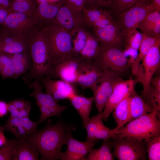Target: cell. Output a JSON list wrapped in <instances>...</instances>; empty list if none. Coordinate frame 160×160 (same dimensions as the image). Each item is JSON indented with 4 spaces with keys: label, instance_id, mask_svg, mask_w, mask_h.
<instances>
[{
    "label": "cell",
    "instance_id": "cell-28",
    "mask_svg": "<svg viewBox=\"0 0 160 160\" xmlns=\"http://www.w3.org/2000/svg\"><path fill=\"white\" fill-rule=\"evenodd\" d=\"M113 148V142L109 139L103 140L100 147L92 148L90 151L85 160H113V156L111 152Z\"/></svg>",
    "mask_w": 160,
    "mask_h": 160
},
{
    "label": "cell",
    "instance_id": "cell-6",
    "mask_svg": "<svg viewBox=\"0 0 160 160\" xmlns=\"http://www.w3.org/2000/svg\"><path fill=\"white\" fill-rule=\"evenodd\" d=\"M151 0H141L127 10L117 14L114 22L125 38L131 31L136 29L150 11L155 9Z\"/></svg>",
    "mask_w": 160,
    "mask_h": 160
},
{
    "label": "cell",
    "instance_id": "cell-25",
    "mask_svg": "<svg viewBox=\"0 0 160 160\" xmlns=\"http://www.w3.org/2000/svg\"><path fill=\"white\" fill-rule=\"evenodd\" d=\"M12 160H38L39 153L33 145L18 140Z\"/></svg>",
    "mask_w": 160,
    "mask_h": 160
},
{
    "label": "cell",
    "instance_id": "cell-40",
    "mask_svg": "<svg viewBox=\"0 0 160 160\" xmlns=\"http://www.w3.org/2000/svg\"><path fill=\"white\" fill-rule=\"evenodd\" d=\"M110 12L105 11L101 17L94 24V28H102L113 23V21L110 16Z\"/></svg>",
    "mask_w": 160,
    "mask_h": 160
},
{
    "label": "cell",
    "instance_id": "cell-38",
    "mask_svg": "<svg viewBox=\"0 0 160 160\" xmlns=\"http://www.w3.org/2000/svg\"><path fill=\"white\" fill-rule=\"evenodd\" d=\"M141 0H113L110 8L116 15L127 10Z\"/></svg>",
    "mask_w": 160,
    "mask_h": 160
},
{
    "label": "cell",
    "instance_id": "cell-8",
    "mask_svg": "<svg viewBox=\"0 0 160 160\" xmlns=\"http://www.w3.org/2000/svg\"><path fill=\"white\" fill-rule=\"evenodd\" d=\"M113 156L119 160H145L147 147L143 140L129 137L114 140Z\"/></svg>",
    "mask_w": 160,
    "mask_h": 160
},
{
    "label": "cell",
    "instance_id": "cell-9",
    "mask_svg": "<svg viewBox=\"0 0 160 160\" xmlns=\"http://www.w3.org/2000/svg\"><path fill=\"white\" fill-rule=\"evenodd\" d=\"M160 41L148 51L142 60L136 76L143 86V94L150 87V82L160 62Z\"/></svg>",
    "mask_w": 160,
    "mask_h": 160
},
{
    "label": "cell",
    "instance_id": "cell-34",
    "mask_svg": "<svg viewBox=\"0 0 160 160\" xmlns=\"http://www.w3.org/2000/svg\"><path fill=\"white\" fill-rule=\"evenodd\" d=\"M143 99L152 109H155L160 117V91L151 86L147 91L143 94Z\"/></svg>",
    "mask_w": 160,
    "mask_h": 160
},
{
    "label": "cell",
    "instance_id": "cell-16",
    "mask_svg": "<svg viewBox=\"0 0 160 160\" xmlns=\"http://www.w3.org/2000/svg\"><path fill=\"white\" fill-rule=\"evenodd\" d=\"M98 141H81L75 139L71 135L67 142L65 152H61L58 159L61 160H85L90 151Z\"/></svg>",
    "mask_w": 160,
    "mask_h": 160
},
{
    "label": "cell",
    "instance_id": "cell-42",
    "mask_svg": "<svg viewBox=\"0 0 160 160\" xmlns=\"http://www.w3.org/2000/svg\"><path fill=\"white\" fill-rule=\"evenodd\" d=\"M123 52L126 58L129 57V59L127 60V61L129 65L132 66L137 58L138 54V50L126 46Z\"/></svg>",
    "mask_w": 160,
    "mask_h": 160
},
{
    "label": "cell",
    "instance_id": "cell-33",
    "mask_svg": "<svg viewBox=\"0 0 160 160\" xmlns=\"http://www.w3.org/2000/svg\"><path fill=\"white\" fill-rule=\"evenodd\" d=\"M0 74L3 79L13 78L14 72L11 54L0 52Z\"/></svg>",
    "mask_w": 160,
    "mask_h": 160
},
{
    "label": "cell",
    "instance_id": "cell-51",
    "mask_svg": "<svg viewBox=\"0 0 160 160\" xmlns=\"http://www.w3.org/2000/svg\"><path fill=\"white\" fill-rule=\"evenodd\" d=\"M7 140V139L4 135L3 130L0 129V147L5 143Z\"/></svg>",
    "mask_w": 160,
    "mask_h": 160
},
{
    "label": "cell",
    "instance_id": "cell-53",
    "mask_svg": "<svg viewBox=\"0 0 160 160\" xmlns=\"http://www.w3.org/2000/svg\"><path fill=\"white\" fill-rule=\"evenodd\" d=\"M61 1H62L61 0H49L48 2L51 4H55L57 2L58 3L60 2V1L61 2Z\"/></svg>",
    "mask_w": 160,
    "mask_h": 160
},
{
    "label": "cell",
    "instance_id": "cell-10",
    "mask_svg": "<svg viewBox=\"0 0 160 160\" xmlns=\"http://www.w3.org/2000/svg\"><path fill=\"white\" fill-rule=\"evenodd\" d=\"M103 71L102 75L93 91L94 101L100 112L104 109L115 84L121 78L120 74L107 70Z\"/></svg>",
    "mask_w": 160,
    "mask_h": 160
},
{
    "label": "cell",
    "instance_id": "cell-27",
    "mask_svg": "<svg viewBox=\"0 0 160 160\" xmlns=\"http://www.w3.org/2000/svg\"><path fill=\"white\" fill-rule=\"evenodd\" d=\"M142 34L143 39L139 49V52L137 59L131 66L132 73L135 75L140 65V62L149 50L160 41V38L151 36L143 33Z\"/></svg>",
    "mask_w": 160,
    "mask_h": 160
},
{
    "label": "cell",
    "instance_id": "cell-50",
    "mask_svg": "<svg viewBox=\"0 0 160 160\" xmlns=\"http://www.w3.org/2000/svg\"><path fill=\"white\" fill-rule=\"evenodd\" d=\"M97 0H85L84 7L92 8L97 7L96 5Z\"/></svg>",
    "mask_w": 160,
    "mask_h": 160
},
{
    "label": "cell",
    "instance_id": "cell-14",
    "mask_svg": "<svg viewBox=\"0 0 160 160\" xmlns=\"http://www.w3.org/2000/svg\"><path fill=\"white\" fill-rule=\"evenodd\" d=\"M40 80L46 93L51 96L57 102L64 99L69 100L78 94L74 85L61 80H53L47 77Z\"/></svg>",
    "mask_w": 160,
    "mask_h": 160
},
{
    "label": "cell",
    "instance_id": "cell-3",
    "mask_svg": "<svg viewBox=\"0 0 160 160\" xmlns=\"http://www.w3.org/2000/svg\"><path fill=\"white\" fill-rule=\"evenodd\" d=\"M41 29L54 66L73 56L72 32L52 23L42 25Z\"/></svg>",
    "mask_w": 160,
    "mask_h": 160
},
{
    "label": "cell",
    "instance_id": "cell-49",
    "mask_svg": "<svg viewBox=\"0 0 160 160\" xmlns=\"http://www.w3.org/2000/svg\"><path fill=\"white\" fill-rule=\"evenodd\" d=\"M154 86V87L160 91V77L159 76L152 78L150 82Z\"/></svg>",
    "mask_w": 160,
    "mask_h": 160
},
{
    "label": "cell",
    "instance_id": "cell-32",
    "mask_svg": "<svg viewBox=\"0 0 160 160\" xmlns=\"http://www.w3.org/2000/svg\"><path fill=\"white\" fill-rule=\"evenodd\" d=\"M4 128L6 130L13 133L17 139L28 135L26 131L22 125L20 119L14 118L10 116L4 125Z\"/></svg>",
    "mask_w": 160,
    "mask_h": 160
},
{
    "label": "cell",
    "instance_id": "cell-24",
    "mask_svg": "<svg viewBox=\"0 0 160 160\" xmlns=\"http://www.w3.org/2000/svg\"><path fill=\"white\" fill-rule=\"evenodd\" d=\"M11 55L14 72L13 78L17 79L31 68V58L29 50Z\"/></svg>",
    "mask_w": 160,
    "mask_h": 160
},
{
    "label": "cell",
    "instance_id": "cell-13",
    "mask_svg": "<svg viewBox=\"0 0 160 160\" xmlns=\"http://www.w3.org/2000/svg\"><path fill=\"white\" fill-rule=\"evenodd\" d=\"M52 23L72 33L85 25L82 12L74 10L65 4L60 8Z\"/></svg>",
    "mask_w": 160,
    "mask_h": 160
},
{
    "label": "cell",
    "instance_id": "cell-12",
    "mask_svg": "<svg viewBox=\"0 0 160 160\" xmlns=\"http://www.w3.org/2000/svg\"><path fill=\"white\" fill-rule=\"evenodd\" d=\"M103 73V71L94 61L82 60L78 69L76 84L83 89H89L93 92Z\"/></svg>",
    "mask_w": 160,
    "mask_h": 160
},
{
    "label": "cell",
    "instance_id": "cell-21",
    "mask_svg": "<svg viewBox=\"0 0 160 160\" xmlns=\"http://www.w3.org/2000/svg\"><path fill=\"white\" fill-rule=\"evenodd\" d=\"M65 1L57 4L44 1L39 3L36 15L42 25L52 23L55 17L60 8Z\"/></svg>",
    "mask_w": 160,
    "mask_h": 160
},
{
    "label": "cell",
    "instance_id": "cell-55",
    "mask_svg": "<svg viewBox=\"0 0 160 160\" xmlns=\"http://www.w3.org/2000/svg\"><path fill=\"white\" fill-rule=\"evenodd\" d=\"M4 0H0V5H1L3 3Z\"/></svg>",
    "mask_w": 160,
    "mask_h": 160
},
{
    "label": "cell",
    "instance_id": "cell-41",
    "mask_svg": "<svg viewBox=\"0 0 160 160\" xmlns=\"http://www.w3.org/2000/svg\"><path fill=\"white\" fill-rule=\"evenodd\" d=\"M20 119L22 125L28 135L34 133L36 131L37 125L36 123L31 120L28 117H24Z\"/></svg>",
    "mask_w": 160,
    "mask_h": 160
},
{
    "label": "cell",
    "instance_id": "cell-54",
    "mask_svg": "<svg viewBox=\"0 0 160 160\" xmlns=\"http://www.w3.org/2000/svg\"><path fill=\"white\" fill-rule=\"evenodd\" d=\"M38 3L42 1H46L48 2L49 0H37Z\"/></svg>",
    "mask_w": 160,
    "mask_h": 160
},
{
    "label": "cell",
    "instance_id": "cell-30",
    "mask_svg": "<svg viewBox=\"0 0 160 160\" xmlns=\"http://www.w3.org/2000/svg\"><path fill=\"white\" fill-rule=\"evenodd\" d=\"M37 7L34 1L33 0H28L21 1H12L8 9L11 12H19L33 15H36Z\"/></svg>",
    "mask_w": 160,
    "mask_h": 160
},
{
    "label": "cell",
    "instance_id": "cell-20",
    "mask_svg": "<svg viewBox=\"0 0 160 160\" xmlns=\"http://www.w3.org/2000/svg\"><path fill=\"white\" fill-rule=\"evenodd\" d=\"M28 50V42L1 31L0 32V52L13 54Z\"/></svg>",
    "mask_w": 160,
    "mask_h": 160
},
{
    "label": "cell",
    "instance_id": "cell-19",
    "mask_svg": "<svg viewBox=\"0 0 160 160\" xmlns=\"http://www.w3.org/2000/svg\"><path fill=\"white\" fill-rule=\"evenodd\" d=\"M100 113L89 119L85 127L87 134L86 141L93 142L109 138L112 129L104 125Z\"/></svg>",
    "mask_w": 160,
    "mask_h": 160
},
{
    "label": "cell",
    "instance_id": "cell-4",
    "mask_svg": "<svg viewBox=\"0 0 160 160\" xmlns=\"http://www.w3.org/2000/svg\"><path fill=\"white\" fill-rule=\"evenodd\" d=\"M160 134V121L155 109L128 123L115 132L110 138L113 140L129 137L139 140Z\"/></svg>",
    "mask_w": 160,
    "mask_h": 160
},
{
    "label": "cell",
    "instance_id": "cell-44",
    "mask_svg": "<svg viewBox=\"0 0 160 160\" xmlns=\"http://www.w3.org/2000/svg\"><path fill=\"white\" fill-rule=\"evenodd\" d=\"M64 4L76 11L81 12L84 7V3L81 0H65Z\"/></svg>",
    "mask_w": 160,
    "mask_h": 160
},
{
    "label": "cell",
    "instance_id": "cell-57",
    "mask_svg": "<svg viewBox=\"0 0 160 160\" xmlns=\"http://www.w3.org/2000/svg\"><path fill=\"white\" fill-rule=\"evenodd\" d=\"M81 0L85 3V0Z\"/></svg>",
    "mask_w": 160,
    "mask_h": 160
},
{
    "label": "cell",
    "instance_id": "cell-47",
    "mask_svg": "<svg viewBox=\"0 0 160 160\" xmlns=\"http://www.w3.org/2000/svg\"><path fill=\"white\" fill-rule=\"evenodd\" d=\"M113 0H97L96 5L98 7L110 8Z\"/></svg>",
    "mask_w": 160,
    "mask_h": 160
},
{
    "label": "cell",
    "instance_id": "cell-43",
    "mask_svg": "<svg viewBox=\"0 0 160 160\" xmlns=\"http://www.w3.org/2000/svg\"><path fill=\"white\" fill-rule=\"evenodd\" d=\"M31 109L18 110L15 106L12 107L9 110L10 116L14 118L21 119L28 117Z\"/></svg>",
    "mask_w": 160,
    "mask_h": 160
},
{
    "label": "cell",
    "instance_id": "cell-29",
    "mask_svg": "<svg viewBox=\"0 0 160 160\" xmlns=\"http://www.w3.org/2000/svg\"><path fill=\"white\" fill-rule=\"evenodd\" d=\"M95 37L87 32L86 44L79 55L82 60L87 61L94 60L99 52L100 46Z\"/></svg>",
    "mask_w": 160,
    "mask_h": 160
},
{
    "label": "cell",
    "instance_id": "cell-7",
    "mask_svg": "<svg viewBox=\"0 0 160 160\" xmlns=\"http://www.w3.org/2000/svg\"><path fill=\"white\" fill-rule=\"evenodd\" d=\"M102 70H107L121 75L128 71L129 65L121 48L101 45L93 60Z\"/></svg>",
    "mask_w": 160,
    "mask_h": 160
},
{
    "label": "cell",
    "instance_id": "cell-39",
    "mask_svg": "<svg viewBox=\"0 0 160 160\" xmlns=\"http://www.w3.org/2000/svg\"><path fill=\"white\" fill-rule=\"evenodd\" d=\"M143 39L142 33L136 29L131 31L127 35L125 39L126 46L138 50Z\"/></svg>",
    "mask_w": 160,
    "mask_h": 160
},
{
    "label": "cell",
    "instance_id": "cell-1",
    "mask_svg": "<svg viewBox=\"0 0 160 160\" xmlns=\"http://www.w3.org/2000/svg\"><path fill=\"white\" fill-rule=\"evenodd\" d=\"M76 129L72 124H67L59 120L54 124L47 125L42 129L18 140L34 145L41 155V159L55 160L58 159L63 145H67L72 132Z\"/></svg>",
    "mask_w": 160,
    "mask_h": 160
},
{
    "label": "cell",
    "instance_id": "cell-31",
    "mask_svg": "<svg viewBox=\"0 0 160 160\" xmlns=\"http://www.w3.org/2000/svg\"><path fill=\"white\" fill-rule=\"evenodd\" d=\"M149 160L160 159V134L144 139Z\"/></svg>",
    "mask_w": 160,
    "mask_h": 160
},
{
    "label": "cell",
    "instance_id": "cell-18",
    "mask_svg": "<svg viewBox=\"0 0 160 160\" xmlns=\"http://www.w3.org/2000/svg\"><path fill=\"white\" fill-rule=\"evenodd\" d=\"M40 79H36L30 83L29 87L33 88V91L30 95L34 97L36 100V104L49 108L54 114L55 116L60 117L61 114L68 107L59 105L50 95L44 93L42 87L40 82Z\"/></svg>",
    "mask_w": 160,
    "mask_h": 160
},
{
    "label": "cell",
    "instance_id": "cell-45",
    "mask_svg": "<svg viewBox=\"0 0 160 160\" xmlns=\"http://www.w3.org/2000/svg\"><path fill=\"white\" fill-rule=\"evenodd\" d=\"M12 102L18 110L31 109V103L23 99H15Z\"/></svg>",
    "mask_w": 160,
    "mask_h": 160
},
{
    "label": "cell",
    "instance_id": "cell-5",
    "mask_svg": "<svg viewBox=\"0 0 160 160\" xmlns=\"http://www.w3.org/2000/svg\"><path fill=\"white\" fill-rule=\"evenodd\" d=\"M1 25L3 32L27 42L34 32L42 25L36 15L17 12H11Z\"/></svg>",
    "mask_w": 160,
    "mask_h": 160
},
{
    "label": "cell",
    "instance_id": "cell-37",
    "mask_svg": "<svg viewBox=\"0 0 160 160\" xmlns=\"http://www.w3.org/2000/svg\"><path fill=\"white\" fill-rule=\"evenodd\" d=\"M18 142L17 139H7L0 148V160H12L15 146Z\"/></svg>",
    "mask_w": 160,
    "mask_h": 160
},
{
    "label": "cell",
    "instance_id": "cell-11",
    "mask_svg": "<svg viewBox=\"0 0 160 160\" xmlns=\"http://www.w3.org/2000/svg\"><path fill=\"white\" fill-rule=\"evenodd\" d=\"M137 81V79L124 80L121 78L116 82L103 111L100 113L102 119L107 120L116 106L124 99L130 96L135 90Z\"/></svg>",
    "mask_w": 160,
    "mask_h": 160
},
{
    "label": "cell",
    "instance_id": "cell-52",
    "mask_svg": "<svg viewBox=\"0 0 160 160\" xmlns=\"http://www.w3.org/2000/svg\"><path fill=\"white\" fill-rule=\"evenodd\" d=\"M151 3L155 9L160 11V0H151Z\"/></svg>",
    "mask_w": 160,
    "mask_h": 160
},
{
    "label": "cell",
    "instance_id": "cell-17",
    "mask_svg": "<svg viewBox=\"0 0 160 160\" xmlns=\"http://www.w3.org/2000/svg\"><path fill=\"white\" fill-rule=\"evenodd\" d=\"M95 37L101 45L121 48L125 38L120 29L113 22L102 28H94Z\"/></svg>",
    "mask_w": 160,
    "mask_h": 160
},
{
    "label": "cell",
    "instance_id": "cell-22",
    "mask_svg": "<svg viewBox=\"0 0 160 160\" xmlns=\"http://www.w3.org/2000/svg\"><path fill=\"white\" fill-rule=\"evenodd\" d=\"M81 116L83 126L85 128L89 119L94 102L93 97H86L83 95H75L69 100Z\"/></svg>",
    "mask_w": 160,
    "mask_h": 160
},
{
    "label": "cell",
    "instance_id": "cell-23",
    "mask_svg": "<svg viewBox=\"0 0 160 160\" xmlns=\"http://www.w3.org/2000/svg\"><path fill=\"white\" fill-rule=\"evenodd\" d=\"M152 109L143 98L137 94L135 90L130 96L129 115L127 123L143 115L151 112Z\"/></svg>",
    "mask_w": 160,
    "mask_h": 160
},
{
    "label": "cell",
    "instance_id": "cell-26",
    "mask_svg": "<svg viewBox=\"0 0 160 160\" xmlns=\"http://www.w3.org/2000/svg\"><path fill=\"white\" fill-rule=\"evenodd\" d=\"M129 99L130 96L122 100L116 106L112 112L113 116L117 125V127L112 129V134L127 123L129 115Z\"/></svg>",
    "mask_w": 160,
    "mask_h": 160
},
{
    "label": "cell",
    "instance_id": "cell-56",
    "mask_svg": "<svg viewBox=\"0 0 160 160\" xmlns=\"http://www.w3.org/2000/svg\"><path fill=\"white\" fill-rule=\"evenodd\" d=\"M26 0H13V1H26Z\"/></svg>",
    "mask_w": 160,
    "mask_h": 160
},
{
    "label": "cell",
    "instance_id": "cell-2",
    "mask_svg": "<svg viewBox=\"0 0 160 160\" xmlns=\"http://www.w3.org/2000/svg\"><path fill=\"white\" fill-rule=\"evenodd\" d=\"M41 27L34 31L28 41L32 65L29 73L25 78L26 80L40 79L44 76L52 78L54 64Z\"/></svg>",
    "mask_w": 160,
    "mask_h": 160
},
{
    "label": "cell",
    "instance_id": "cell-36",
    "mask_svg": "<svg viewBox=\"0 0 160 160\" xmlns=\"http://www.w3.org/2000/svg\"><path fill=\"white\" fill-rule=\"evenodd\" d=\"M100 7H84L82 13L85 25L92 27L94 23L101 17L105 11Z\"/></svg>",
    "mask_w": 160,
    "mask_h": 160
},
{
    "label": "cell",
    "instance_id": "cell-48",
    "mask_svg": "<svg viewBox=\"0 0 160 160\" xmlns=\"http://www.w3.org/2000/svg\"><path fill=\"white\" fill-rule=\"evenodd\" d=\"M8 111L7 103L3 101L0 100V117L5 116Z\"/></svg>",
    "mask_w": 160,
    "mask_h": 160
},
{
    "label": "cell",
    "instance_id": "cell-46",
    "mask_svg": "<svg viewBox=\"0 0 160 160\" xmlns=\"http://www.w3.org/2000/svg\"><path fill=\"white\" fill-rule=\"evenodd\" d=\"M11 12L8 8H6L0 6V24L4 23Z\"/></svg>",
    "mask_w": 160,
    "mask_h": 160
},
{
    "label": "cell",
    "instance_id": "cell-15",
    "mask_svg": "<svg viewBox=\"0 0 160 160\" xmlns=\"http://www.w3.org/2000/svg\"><path fill=\"white\" fill-rule=\"evenodd\" d=\"M81 61L79 56L73 55L57 64L53 68L52 78H58L72 84H76Z\"/></svg>",
    "mask_w": 160,
    "mask_h": 160
},
{
    "label": "cell",
    "instance_id": "cell-35",
    "mask_svg": "<svg viewBox=\"0 0 160 160\" xmlns=\"http://www.w3.org/2000/svg\"><path fill=\"white\" fill-rule=\"evenodd\" d=\"M76 34L75 39L73 40V55L78 56L84 48L87 42V31L83 27L73 32Z\"/></svg>",
    "mask_w": 160,
    "mask_h": 160
}]
</instances>
